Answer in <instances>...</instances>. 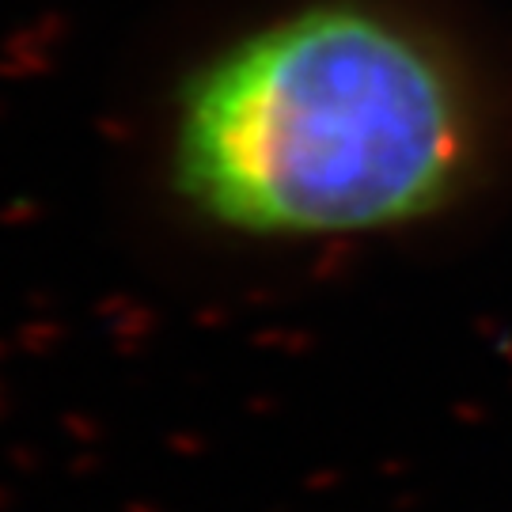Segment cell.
<instances>
[{"label":"cell","instance_id":"1","mask_svg":"<svg viewBox=\"0 0 512 512\" xmlns=\"http://www.w3.org/2000/svg\"><path fill=\"white\" fill-rule=\"evenodd\" d=\"M471 126L440 57L368 8H304L198 73L175 183L251 236L368 232L425 217L463 179Z\"/></svg>","mask_w":512,"mask_h":512}]
</instances>
